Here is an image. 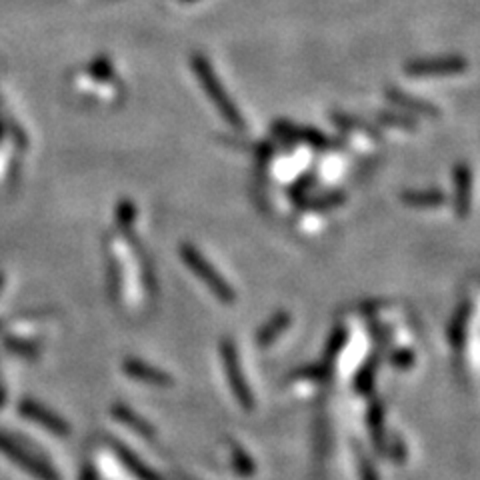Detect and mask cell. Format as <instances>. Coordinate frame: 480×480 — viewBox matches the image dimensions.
<instances>
[{"label": "cell", "instance_id": "cell-1", "mask_svg": "<svg viewBox=\"0 0 480 480\" xmlns=\"http://www.w3.org/2000/svg\"><path fill=\"white\" fill-rule=\"evenodd\" d=\"M191 66L196 74V79H199V82H201V87L204 89V92L209 94V99L212 100V105L217 107L220 116L225 118L230 126L236 128V131H243L244 120H243V116H240L235 102L230 100L227 89L222 87V82L217 76V73H214L210 60L204 58L202 55H193Z\"/></svg>", "mask_w": 480, "mask_h": 480}, {"label": "cell", "instance_id": "cell-2", "mask_svg": "<svg viewBox=\"0 0 480 480\" xmlns=\"http://www.w3.org/2000/svg\"><path fill=\"white\" fill-rule=\"evenodd\" d=\"M0 452L4 454L8 460H13L16 467L22 468L24 473L39 480H60V475L48 465L45 459H40L37 452L27 450L24 444H21L11 434L0 431Z\"/></svg>", "mask_w": 480, "mask_h": 480}, {"label": "cell", "instance_id": "cell-3", "mask_svg": "<svg viewBox=\"0 0 480 480\" xmlns=\"http://www.w3.org/2000/svg\"><path fill=\"white\" fill-rule=\"evenodd\" d=\"M180 256H183L186 267L191 269L196 277H199L204 285L212 290L214 296L225 300V303H233V300L236 298L233 287L228 285L227 279L220 277L219 270L214 269L207 259H204L199 248L193 244H183L180 246Z\"/></svg>", "mask_w": 480, "mask_h": 480}, {"label": "cell", "instance_id": "cell-4", "mask_svg": "<svg viewBox=\"0 0 480 480\" xmlns=\"http://www.w3.org/2000/svg\"><path fill=\"white\" fill-rule=\"evenodd\" d=\"M220 356H222V363H225V368H227L230 390H233V394L236 397L238 405L246 410H253L254 408L253 392H251V389H248V382L243 374V366H240V363H238V355H236V348H235L233 342L230 340L220 342Z\"/></svg>", "mask_w": 480, "mask_h": 480}, {"label": "cell", "instance_id": "cell-5", "mask_svg": "<svg viewBox=\"0 0 480 480\" xmlns=\"http://www.w3.org/2000/svg\"><path fill=\"white\" fill-rule=\"evenodd\" d=\"M467 68H468L467 58L450 55V56L410 60L405 66V73L410 76H452L465 73Z\"/></svg>", "mask_w": 480, "mask_h": 480}, {"label": "cell", "instance_id": "cell-6", "mask_svg": "<svg viewBox=\"0 0 480 480\" xmlns=\"http://www.w3.org/2000/svg\"><path fill=\"white\" fill-rule=\"evenodd\" d=\"M19 413L27 420H32V423H37L42 428H47L48 433L63 436V439L71 434V424H68L63 416H58L55 410L47 408L45 405H40V402H37V400L22 399L19 402Z\"/></svg>", "mask_w": 480, "mask_h": 480}, {"label": "cell", "instance_id": "cell-7", "mask_svg": "<svg viewBox=\"0 0 480 480\" xmlns=\"http://www.w3.org/2000/svg\"><path fill=\"white\" fill-rule=\"evenodd\" d=\"M123 371L131 376V379L152 384V387L159 389L173 387V376L165 371H160L157 366L144 363L141 358H126L123 363Z\"/></svg>", "mask_w": 480, "mask_h": 480}, {"label": "cell", "instance_id": "cell-8", "mask_svg": "<svg viewBox=\"0 0 480 480\" xmlns=\"http://www.w3.org/2000/svg\"><path fill=\"white\" fill-rule=\"evenodd\" d=\"M387 99L392 102V105H397L399 108L407 110V113L420 115V116H426V118H439L441 116V110L436 108L434 105H431V102L416 99V97H413V94H408L405 90L389 89Z\"/></svg>", "mask_w": 480, "mask_h": 480}, {"label": "cell", "instance_id": "cell-9", "mask_svg": "<svg viewBox=\"0 0 480 480\" xmlns=\"http://www.w3.org/2000/svg\"><path fill=\"white\" fill-rule=\"evenodd\" d=\"M454 184H457V214L462 219L470 209V186H473V175L467 165H459L454 170Z\"/></svg>", "mask_w": 480, "mask_h": 480}, {"label": "cell", "instance_id": "cell-10", "mask_svg": "<svg viewBox=\"0 0 480 480\" xmlns=\"http://www.w3.org/2000/svg\"><path fill=\"white\" fill-rule=\"evenodd\" d=\"M402 202L416 209H436L447 202V196L439 188H428V191H405Z\"/></svg>", "mask_w": 480, "mask_h": 480}, {"label": "cell", "instance_id": "cell-11", "mask_svg": "<svg viewBox=\"0 0 480 480\" xmlns=\"http://www.w3.org/2000/svg\"><path fill=\"white\" fill-rule=\"evenodd\" d=\"M113 447L116 449L120 460L124 462L126 468H131V473L136 478H139V480H160L157 476V473H154V470H150L147 465H142V460L139 457H136L134 452H131V450H128L126 447H123V444L116 442V441L113 442Z\"/></svg>", "mask_w": 480, "mask_h": 480}, {"label": "cell", "instance_id": "cell-12", "mask_svg": "<svg viewBox=\"0 0 480 480\" xmlns=\"http://www.w3.org/2000/svg\"><path fill=\"white\" fill-rule=\"evenodd\" d=\"M113 415L116 420H120V423L131 426L133 431H136L142 436H147V439H152L154 436V428L147 423V420L141 418L139 415L134 413V410H131L128 407H123V405H115L113 407Z\"/></svg>", "mask_w": 480, "mask_h": 480}, {"label": "cell", "instance_id": "cell-13", "mask_svg": "<svg viewBox=\"0 0 480 480\" xmlns=\"http://www.w3.org/2000/svg\"><path fill=\"white\" fill-rule=\"evenodd\" d=\"M290 327V314L287 313H279L277 316H272L270 322L264 324V327L261 329L259 337H256V342H259L261 347H269L272 345L274 340L279 339V334L282 330H287Z\"/></svg>", "mask_w": 480, "mask_h": 480}, {"label": "cell", "instance_id": "cell-14", "mask_svg": "<svg viewBox=\"0 0 480 480\" xmlns=\"http://www.w3.org/2000/svg\"><path fill=\"white\" fill-rule=\"evenodd\" d=\"M347 202V194L342 191H330L322 196H316V199H300L298 207H303L306 210H329L337 209L340 204Z\"/></svg>", "mask_w": 480, "mask_h": 480}, {"label": "cell", "instance_id": "cell-15", "mask_svg": "<svg viewBox=\"0 0 480 480\" xmlns=\"http://www.w3.org/2000/svg\"><path fill=\"white\" fill-rule=\"evenodd\" d=\"M330 120L339 128H342V131H355V133H360V134H364V136H371V139H381L379 131H374V128L371 124L363 123V120H360V118L334 113V115H330Z\"/></svg>", "mask_w": 480, "mask_h": 480}, {"label": "cell", "instance_id": "cell-16", "mask_svg": "<svg viewBox=\"0 0 480 480\" xmlns=\"http://www.w3.org/2000/svg\"><path fill=\"white\" fill-rule=\"evenodd\" d=\"M3 345L4 348L8 350L11 355H16V356H22V358H37L39 356V345H34L32 340H24V339H19V337H4L3 339Z\"/></svg>", "mask_w": 480, "mask_h": 480}, {"label": "cell", "instance_id": "cell-17", "mask_svg": "<svg viewBox=\"0 0 480 480\" xmlns=\"http://www.w3.org/2000/svg\"><path fill=\"white\" fill-rule=\"evenodd\" d=\"M298 142H304L316 150L332 149V141L327 134L316 131V128H298Z\"/></svg>", "mask_w": 480, "mask_h": 480}, {"label": "cell", "instance_id": "cell-18", "mask_svg": "<svg viewBox=\"0 0 480 480\" xmlns=\"http://www.w3.org/2000/svg\"><path fill=\"white\" fill-rule=\"evenodd\" d=\"M381 124H387L389 128H399V131H407V133H416V120L410 118L407 115H399V113H381L379 115Z\"/></svg>", "mask_w": 480, "mask_h": 480}, {"label": "cell", "instance_id": "cell-19", "mask_svg": "<svg viewBox=\"0 0 480 480\" xmlns=\"http://www.w3.org/2000/svg\"><path fill=\"white\" fill-rule=\"evenodd\" d=\"M90 74L94 76V79L100 81V82H110L115 81V66L110 64V60L107 56H99L94 58L90 66H89Z\"/></svg>", "mask_w": 480, "mask_h": 480}, {"label": "cell", "instance_id": "cell-20", "mask_svg": "<svg viewBox=\"0 0 480 480\" xmlns=\"http://www.w3.org/2000/svg\"><path fill=\"white\" fill-rule=\"evenodd\" d=\"M298 128L293 123H288V120H277V123L272 124V133L279 136V139L285 144H296L298 142Z\"/></svg>", "mask_w": 480, "mask_h": 480}, {"label": "cell", "instance_id": "cell-21", "mask_svg": "<svg viewBox=\"0 0 480 480\" xmlns=\"http://www.w3.org/2000/svg\"><path fill=\"white\" fill-rule=\"evenodd\" d=\"M134 219H136V207L133 201H123L118 204V210H116V220L120 228L124 230H131L133 225H134Z\"/></svg>", "mask_w": 480, "mask_h": 480}, {"label": "cell", "instance_id": "cell-22", "mask_svg": "<svg viewBox=\"0 0 480 480\" xmlns=\"http://www.w3.org/2000/svg\"><path fill=\"white\" fill-rule=\"evenodd\" d=\"M316 183V176L311 173V175H304L303 178H298L296 183L293 184V188H290V196L298 202L300 199H304V194L311 191V186Z\"/></svg>", "mask_w": 480, "mask_h": 480}, {"label": "cell", "instance_id": "cell-23", "mask_svg": "<svg viewBox=\"0 0 480 480\" xmlns=\"http://www.w3.org/2000/svg\"><path fill=\"white\" fill-rule=\"evenodd\" d=\"M274 157V144L272 142H262L259 149H256V160H259L261 168H267Z\"/></svg>", "mask_w": 480, "mask_h": 480}, {"label": "cell", "instance_id": "cell-24", "mask_svg": "<svg viewBox=\"0 0 480 480\" xmlns=\"http://www.w3.org/2000/svg\"><path fill=\"white\" fill-rule=\"evenodd\" d=\"M363 480H376L374 470L368 462H363Z\"/></svg>", "mask_w": 480, "mask_h": 480}, {"label": "cell", "instance_id": "cell-25", "mask_svg": "<svg viewBox=\"0 0 480 480\" xmlns=\"http://www.w3.org/2000/svg\"><path fill=\"white\" fill-rule=\"evenodd\" d=\"M79 480H97V475H94V470L92 468H84L82 470V475H81V478Z\"/></svg>", "mask_w": 480, "mask_h": 480}, {"label": "cell", "instance_id": "cell-26", "mask_svg": "<svg viewBox=\"0 0 480 480\" xmlns=\"http://www.w3.org/2000/svg\"><path fill=\"white\" fill-rule=\"evenodd\" d=\"M4 405H6V389L3 381H0V408H4Z\"/></svg>", "mask_w": 480, "mask_h": 480}, {"label": "cell", "instance_id": "cell-27", "mask_svg": "<svg viewBox=\"0 0 480 480\" xmlns=\"http://www.w3.org/2000/svg\"><path fill=\"white\" fill-rule=\"evenodd\" d=\"M3 288H4V277L0 274V293H3Z\"/></svg>", "mask_w": 480, "mask_h": 480}, {"label": "cell", "instance_id": "cell-28", "mask_svg": "<svg viewBox=\"0 0 480 480\" xmlns=\"http://www.w3.org/2000/svg\"><path fill=\"white\" fill-rule=\"evenodd\" d=\"M3 330H4V321L0 319V332H3Z\"/></svg>", "mask_w": 480, "mask_h": 480}, {"label": "cell", "instance_id": "cell-29", "mask_svg": "<svg viewBox=\"0 0 480 480\" xmlns=\"http://www.w3.org/2000/svg\"><path fill=\"white\" fill-rule=\"evenodd\" d=\"M184 3H196V0H184Z\"/></svg>", "mask_w": 480, "mask_h": 480}]
</instances>
